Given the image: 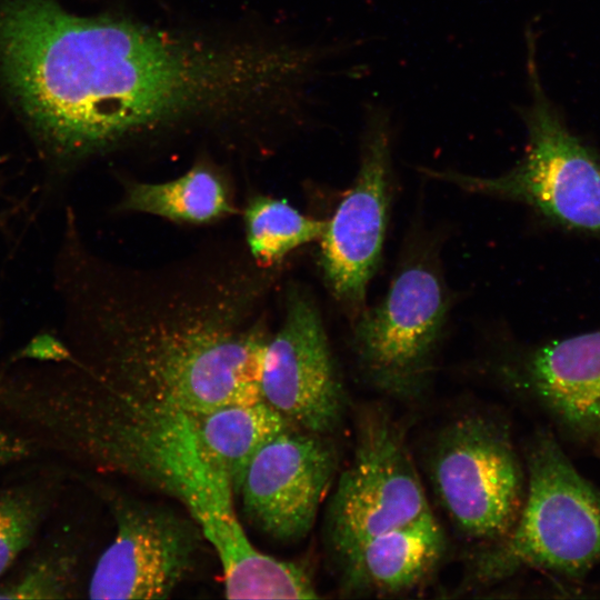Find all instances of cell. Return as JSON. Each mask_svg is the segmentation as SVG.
I'll return each instance as SVG.
<instances>
[{"mask_svg":"<svg viewBox=\"0 0 600 600\" xmlns=\"http://www.w3.org/2000/svg\"><path fill=\"white\" fill-rule=\"evenodd\" d=\"M79 558L71 547L52 544L33 556L19 573L0 584V599L53 600L72 597Z\"/></svg>","mask_w":600,"mask_h":600,"instance_id":"18","label":"cell"},{"mask_svg":"<svg viewBox=\"0 0 600 600\" xmlns=\"http://www.w3.org/2000/svg\"><path fill=\"white\" fill-rule=\"evenodd\" d=\"M524 468L520 514L504 538L473 556L463 591L492 586L526 569L579 580L600 563V490L548 431L529 441Z\"/></svg>","mask_w":600,"mask_h":600,"instance_id":"4","label":"cell"},{"mask_svg":"<svg viewBox=\"0 0 600 600\" xmlns=\"http://www.w3.org/2000/svg\"><path fill=\"white\" fill-rule=\"evenodd\" d=\"M32 442L0 422V467L19 462L31 456Z\"/></svg>","mask_w":600,"mask_h":600,"instance_id":"20","label":"cell"},{"mask_svg":"<svg viewBox=\"0 0 600 600\" xmlns=\"http://www.w3.org/2000/svg\"><path fill=\"white\" fill-rule=\"evenodd\" d=\"M513 372L559 437L600 460V328L526 348Z\"/></svg>","mask_w":600,"mask_h":600,"instance_id":"13","label":"cell"},{"mask_svg":"<svg viewBox=\"0 0 600 600\" xmlns=\"http://www.w3.org/2000/svg\"><path fill=\"white\" fill-rule=\"evenodd\" d=\"M431 512L400 423L382 406L363 407L352 457L326 510L331 556L337 560L366 540Z\"/></svg>","mask_w":600,"mask_h":600,"instance_id":"7","label":"cell"},{"mask_svg":"<svg viewBox=\"0 0 600 600\" xmlns=\"http://www.w3.org/2000/svg\"><path fill=\"white\" fill-rule=\"evenodd\" d=\"M47 508L48 498L36 488L0 490V577L30 546Z\"/></svg>","mask_w":600,"mask_h":600,"instance_id":"19","label":"cell"},{"mask_svg":"<svg viewBox=\"0 0 600 600\" xmlns=\"http://www.w3.org/2000/svg\"><path fill=\"white\" fill-rule=\"evenodd\" d=\"M261 399L296 428L329 436L342 423L347 397L318 307L291 287L282 323L266 346Z\"/></svg>","mask_w":600,"mask_h":600,"instance_id":"11","label":"cell"},{"mask_svg":"<svg viewBox=\"0 0 600 600\" xmlns=\"http://www.w3.org/2000/svg\"><path fill=\"white\" fill-rule=\"evenodd\" d=\"M194 419L204 448L236 496L257 452L273 437L293 427L262 399L222 406L194 414Z\"/></svg>","mask_w":600,"mask_h":600,"instance_id":"15","label":"cell"},{"mask_svg":"<svg viewBox=\"0 0 600 600\" xmlns=\"http://www.w3.org/2000/svg\"><path fill=\"white\" fill-rule=\"evenodd\" d=\"M70 377L16 376L0 410L59 449L179 502L219 559L229 599H317L302 562L258 550L234 492L198 433L194 414L123 391L76 363Z\"/></svg>","mask_w":600,"mask_h":600,"instance_id":"3","label":"cell"},{"mask_svg":"<svg viewBox=\"0 0 600 600\" xmlns=\"http://www.w3.org/2000/svg\"><path fill=\"white\" fill-rule=\"evenodd\" d=\"M0 71L47 149L72 161L192 116L239 111L277 89L282 63L272 49L9 0Z\"/></svg>","mask_w":600,"mask_h":600,"instance_id":"1","label":"cell"},{"mask_svg":"<svg viewBox=\"0 0 600 600\" xmlns=\"http://www.w3.org/2000/svg\"><path fill=\"white\" fill-rule=\"evenodd\" d=\"M448 310L443 282L431 264L403 267L383 299L356 317L352 342L364 379L397 399L422 394Z\"/></svg>","mask_w":600,"mask_h":600,"instance_id":"8","label":"cell"},{"mask_svg":"<svg viewBox=\"0 0 600 600\" xmlns=\"http://www.w3.org/2000/svg\"><path fill=\"white\" fill-rule=\"evenodd\" d=\"M68 307L90 347L79 361L112 386L190 413L261 399L277 268L243 252L193 256L159 269L83 259Z\"/></svg>","mask_w":600,"mask_h":600,"instance_id":"2","label":"cell"},{"mask_svg":"<svg viewBox=\"0 0 600 600\" xmlns=\"http://www.w3.org/2000/svg\"><path fill=\"white\" fill-rule=\"evenodd\" d=\"M116 534L88 587L91 599H167L196 568L207 542L187 513L120 498L112 504ZM208 543V542H207Z\"/></svg>","mask_w":600,"mask_h":600,"instance_id":"9","label":"cell"},{"mask_svg":"<svg viewBox=\"0 0 600 600\" xmlns=\"http://www.w3.org/2000/svg\"><path fill=\"white\" fill-rule=\"evenodd\" d=\"M437 499L456 529L481 546L513 528L526 494V468L508 424L467 412L437 433L428 461Z\"/></svg>","mask_w":600,"mask_h":600,"instance_id":"6","label":"cell"},{"mask_svg":"<svg viewBox=\"0 0 600 600\" xmlns=\"http://www.w3.org/2000/svg\"><path fill=\"white\" fill-rule=\"evenodd\" d=\"M534 40L529 31L527 73L531 100L519 110L528 132L524 156L498 177L422 171L469 192L526 204L564 231L600 239V157L567 128L547 98Z\"/></svg>","mask_w":600,"mask_h":600,"instance_id":"5","label":"cell"},{"mask_svg":"<svg viewBox=\"0 0 600 600\" xmlns=\"http://www.w3.org/2000/svg\"><path fill=\"white\" fill-rule=\"evenodd\" d=\"M120 209L194 224L237 212L223 180L206 166L166 182L127 183Z\"/></svg>","mask_w":600,"mask_h":600,"instance_id":"16","label":"cell"},{"mask_svg":"<svg viewBox=\"0 0 600 600\" xmlns=\"http://www.w3.org/2000/svg\"><path fill=\"white\" fill-rule=\"evenodd\" d=\"M337 450L328 436L290 427L250 462L237 496L249 523L282 543L308 536L334 479Z\"/></svg>","mask_w":600,"mask_h":600,"instance_id":"12","label":"cell"},{"mask_svg":"<svg viewBox=\"0 0 600 600\" xmlns=\"http://www.w3.org/2000/svg\"><path fill=\"white\" fill-rule=\"evenodd\" d=\"M248 252L256 263L277 268L297 248L319 240L327 221L302 214L284 199L258 194L243 211Z\"/></svg>","mask_w":600,"mask_h":600,"instance_id":"17","label":"cell"},{"mask_svg":"<svg viewBox=\"0 0 600 600\" xmlns=\"http://www.w3.org/2000/svg\"><path fill=\"white\" fill-rule=\"evenodd\" d=\"M391 128L380 107L367 113L359 170L352 187L327 221L320 267L336 297L358 316L364 308L387 229L391 194Z\"/></svg>","mask_w":600,"mask_h":600,"instance_id":"10","label":"cell"},{"mask_svg":"<svg viewBox=\"0 0 600 600\" xmlns=\"http://www.w3.org/2000/svg\"><path fill=\"white\" fill-rule=\"evenodd\" d=\"M447 538L433 512L379 533L336 560L344 596H393L424 582L440 564Z\"/></svg>","mask_w":600,"mask_h":600,"instance_id":"14","label":"cell"}]
</instances>
